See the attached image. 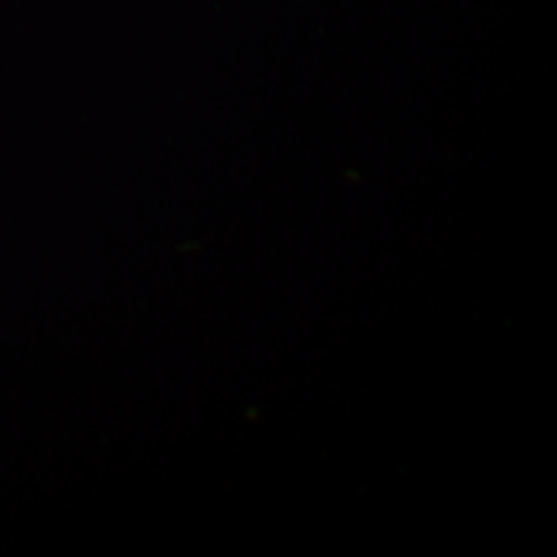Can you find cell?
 Instances as JSON below:
<instances>
[]
</instances>
